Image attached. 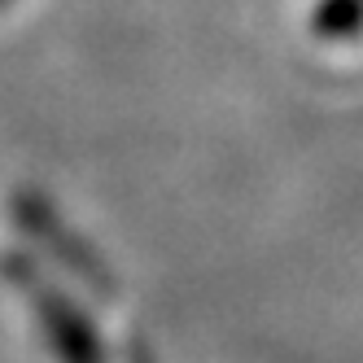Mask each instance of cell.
Segmentation results:
<instances>
[{
	"label": "cell",
	"mask_w": 363,
	"mask_h": 363,
	"mask_svg": "<svg viewBox=\"0 0 363 363\" xmlns=\"http://www.w3.org/2000/svg\"><path fill=\"white\" fill-rule=\"evenodd\" d=\"M22 284H27V289H35V311H40V320H44V328H48V342H53V350H57L66 363H96L84 320L74 315V311H70L53 289H44L40 280L31 284V276H27Z\"/></svg>",
	"instance_id": "6da1fadb"
}]
</instances>
